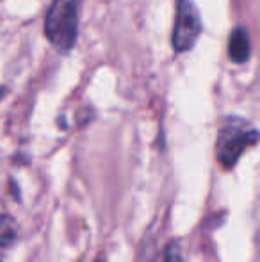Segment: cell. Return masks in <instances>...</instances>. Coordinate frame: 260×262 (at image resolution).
Returning <instances> with one entry per match:
<instances>
[{"instance_id": "cell-1", "label": "cell", "mask_w": 260, "mask_h": 262, "mask_svg": "<svg viewBox=\"0 0 260 262\" xmlns=\"http://www.w3.org/2000/svg\"><path fill=\"white\" fill-rule=\"evenodd\" d=\"M82 0H52L45 16V36L59 52H69L79 36V9Z\"/></svg>"}, {"instance_id": "cell-2", "label": "cell", "mask_w": 260, "mask_h": 262, "mask_svg": "<svg viewBox=\"0 0 260 262\" xmlns=\"http://www.w3.org/2000/svg\"><path fill=\"white\" fill-rule=\"evenodd\" d=\"M258 139V134L248 121L230 118L221 127L216 143V154L225 168H232L248 146H253Z\"/></svg>"}, {"instance_id": "cell-3", "label": "cell", "mask_w": 260, "mask_h": 262, "mask_svg": "<svg viewBox=\"0 0 260 262\" xmlns=\"http://www.w3.org/2000/svg\"><path fill=\"white\" fill-rule=\"evenodd\" d=\"M201 31H203V25H201L200 11H198L196 4L193 0H178L173 34H171V47L175 52H189L196 45Z\"/></svg>"}, {"instance_id": "cell-4", "label": "cell", "mask_w": 260, "mask_h": 262, "mask_svg": "<svg viewBox=\"0 0 260 262\" xmlns=\"http://www.w3.org/2000/svg\"><path fill=\"white\" fill-rule=\"evenodd\" d=\"M251 55L250 34L244 27H237L232 31L228 38V57L235 64H243Z\"/></svg>"}, {"instance_id": "cell-5", "label": "cell", "mask_w": 260, "mask_h": 262, "mask_svg": "<svg viewBox=\"0 0 260 262\" xmlns=\"http://www.w3.org/2000/svg\"><path fill=\"white\" fill-rule=\"evenodd\" d=\"M18 239V225L14 217L0 214V248H9Z\"/></svg>"}, {"instance_id": "cell-6", "label": "cell", "mask_w": 260, "mask_h": 262, "mask_svg": "<svg viewBox=\"0 0 260 262\" xmlns=\"http://www.w3.org/2000/svg\"><path fill=\"white\" fill-rule=\"evenodd\" d=\"M164 262H182L180 243L178 241L170 243V246L166 248V253H164Z\"/></svg>"}, {"instance_id": "cell-7", "label": "cell", "mask_w": 260, "mask_h": 262, "mask_svg": "<svg viewBox=\"0 0 260 262\" xmlns=\"http://www.w3.org/2000/svg\"><path fill=\"white\" fill-rule=\"evenodd\" d=\"M4 95H6V88L0 86V100H2V98H4Z\"/></svg>"}]
</instances>
